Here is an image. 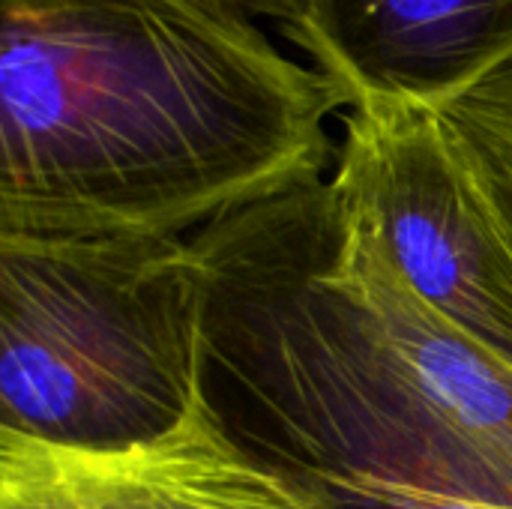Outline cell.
Returning <instances> with one entry per match:
<instances>
[{"mask_svg": "<svg viewBox=\"0 0 512 509\" xmlns=\"http://www.w3.org/2000/svg\"><path fill=\"white\" fill-rule=\"evenodd\" d=\"M246 15H264L282 24V30H288L297 18H300V0H222Z\"/></svg>", "mask_w": 512, "mask_h": 509, "instance_id": "9c48e42d", "label": "cell"}, {"mask_svg": "<svg viewBox=\"0 0 512 509\" xmlns=\"http://www.w3.org/2000/svg\"><path fill=\"white\" fill-rule=\"evenodd\" d=\"M333 495L342 507L348 509H498L486 504H471V501H453V498H438L414 489H393V486H342L327 492Z\"/></svg>", "mask_w": 512, "mask_h": 509, "instance_id": "ba28073f", "label": "cell"}, {"mask_svg": "<svg viewBox=\"0 0 512 509\" xmlns=\"http://www.w3.org/2000/svg\"><path fill=\"white\" fill-rule=\"evenodd\" d=\"M204 393L261 459L333 492L512 509V369L435 312L327 177L189 237Z\"/></svg>", "mask_w": 512, "mask_h": 509, "instance_id": "6da1fadb", "label": "cell"}, {"mask_svg": "<svg viewBox=\"0 0 512 509\" xmlns=\"http://www.w3.org/2000/svg\"><path fill=\"white\" fill-rule=\"evenodd\" d=\"M0 509H348L261 459L201 390L165 435L126 450H72L0 429Z\"/></svg>", "mask_w": 512, "mask_h": 509, "instance_id": "5b68a950", "label": "cell"}, {"mask_svg": "<svg viewBox=\"0 0 512 509\" xmlns=\"http://www.w3.org/2000/svg\"><path fill=\"white\" fill-rule=\"evenodd\" d=\"M189 237L0 234V429L72 450L171 432L204 390Z\"/></svg>", "mask_w": 512, "mask_h": 509, "instance_id": "3957f363", "label": "cell"}, {"mask_svg": "<svg viewBox=\"0 0 512 509\" xmlns=\"http://www.w3.org/2000/svg\"><path fill=\"white\" fill-rule=\"evenodd\" d=\"M444 114L468 135L512 216V69L480 84Z\"/></svg>", "mask_w": 512, "mask_h": 509, "instance_id": "52a82bcc", "label": "cell"}, {"mask_svg": "<svg viewBox=\"0 0 512 509\" xmlns=\"http://www.w3.org/2000/svg\"><path fill=\"white\" fill-rule=\"evenodd\" d=\"M285 36L348 108L447 111L512 69V0H300Z\"/></svg>", "mask_w": 512, "mask_h": 509, "instance_id": "8992f818", "label": "cell"}, {"mask_svg": "<svg viewBox=\"0 0 512 509\" xmlns=\"http://www.w3.org/2000/svg\"><path fill=\"white\" fill-rule=\"evenodd\" d=\"M330 192L399 276L512 369V216L444 111L354 105Z\"/></svg>", "mask_w": 512, "mask_h": 509, "instance_id": "277c9868", "label": "cell"}, {"mask_svg": "<svg viewBox=\"0 0 512 509\" xmlns=\"http://www.w3.org/2000/svg\"><path fill=\"white\" fill-rule=\"evenodd\" d=\"M342 108L222 0H0V234L192 237L321 180Z\"/></svg>", "mask_w": 512, "mask_h": 509, "instance_id": "7a4b0ae2", "label": "cell"}]
</instances>
